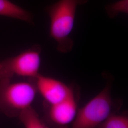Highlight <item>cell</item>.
<instances>
[{
    "mask_svg": "<svg viewBox=\"0 0 128 128\" xmlns=\"http://www.w3.org/2000/svg\"><path fill=\"white\" fill-rule=\"evenodd\" d=\"M114 102L108 85L97 96L78 110L73 122L74 128H94L99 126L112 114Z\"/></svg>",
    "mask_w": 128,
    "mask_h": 128,
    "instance_id": "3",
    "label": "cell"
},
{
    "mask_svg": "<svg viewBox=\"0 0 128 128\" xmlns=\"http://www.w3.org/2000/svg\"><path fill=\"white\" fill-rule=\"evenodd\" d=\"M88 0H60L46 7L50 20V36L56 41L57 50L60 52L72 50L74 42L69 36L73 29L76 8Z\"/></svg>",
    "mask_w": 128,
    "mask_h": 128,
    "instance_id": "1",
    "label": "cell"
},
{
    "mask_svg": "<svg viewBox=\"0 0 128 128\" xmlns=\"http://www.w3.org/2000/svg\"><path fill=\"white\" fill-rule=\"evenodd\" d=\"M0 16L33 24L34 16L30 12L14 4L9 0H0Z\"/></svg>",
    "mask_w": 128,
    "mask_h": 128,
    "instance_id": "7",
    "label": "cell"
},
{
    "mask_svg": "<svg viewBox=\"0 0 128 128\" xmlns=\"http://www.w3.org/2000/svg\"><path fill=\"white\" fill-rule=\"evenodd\" d=\"M78 110V104L73 92L63 101L51 105L49 116L54 123L64 126L73 122Z\"/></svg>",
    "mask_w": 128,
    "mask_h": 128,
    "instance_id": "6",
    "label": "cell"
},
{
    "mask_svg": "<svg viewBox=\"0 0 128 128\" xmlns=\"http://www.w3.org/2000/svg\"><path fill=\"white\" fill-rule=\"evenodd\" d=\"M36 79L37 90L50 105L66 98L73 92L64 82L40 74Z\"/></svg>",
    "mask_w": 128,
    "mask_h": 128,
    "instance_id": "5",
    "label": "cell"
},
{
    "mask_svg": "<svg viewBox=\"0 0 128 128\" xmlns=\"http://www.w3.org/2000/svg\"><path fill=\"white\" fill-rule=\"evenodd\" d=\"M105 9L108 16L110 18H114L120 13L128 14V0H120L106 5Z\"/></svg>",
    "mask_w": 128,
    "mask_h": 128,
    "instance_id": "10",
    "label": "cell"
},
{
    "mask_svg": "<svg viewBox=\"0 0 128 128\" xmlns=\"http://www.w3.org/2000/svg\"><path fill=\"white\" fill-rule=\"evenodd\" d=\"M37 92L36 86L30 82L0 79V111L10 117H18L22 110L32 105Z\"/></svg>",
    "mask_w": 128,
    "mask_h": 128,
    "instance_id": "2",
    "label": "cell"
},
{
    "mask_svg": "<svg viewBox=\"0 0 128 128\" xmlns=\"http://www.w3.org/2000/svg\"><path fill=\"white\" fill-rule=\"evenodd\" d=\"M40 50L33 47L0 61V79H11L14 76L36 78L40 74Z\"/></svg>",
    "mask_w": 128,
    "mask_h": 128,
    "instance_id": "4",
    "label": "cell"
},
{
    "mask_svg": "<svg viewBox=\"0 0 128 128\" xmlns=\"http://www.w3.org/2000/svg\"><path fill=\"white\" fill-rule=\"evenodd\" d=\"M102 128H128V118L122 115L112 114L99 126Z\"/></svg>",
    "mask_w": 128,
    "mask_h": 128,
    "instance_id": "9",
    "label": "cell"
},
{
    "mask_svg": "<svg viewBox=\"0 0 128 128\" xmlns=\"http://www.w3.org/2000/svg\"><path fill=\"white\" fill-rule=\"evenodd\" d=\"M18 117L25 128H48L45 123L40 119L38 115L32 108V105L22 110L20 112Z\"/></svg>",
    "mask_w": 128,
    "mask_h": 128,
    "instance_id": "8",
    "label": "cell"
}]
</instances>
